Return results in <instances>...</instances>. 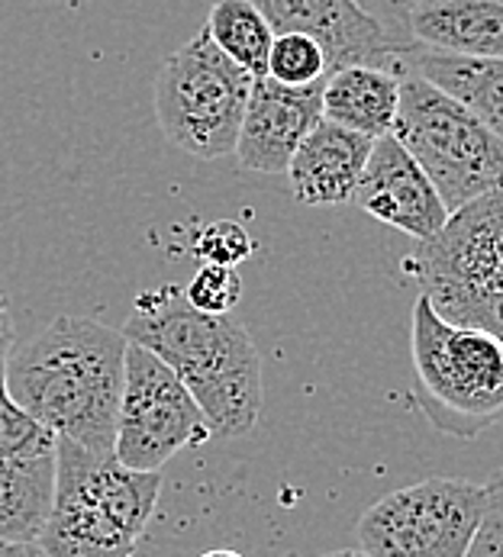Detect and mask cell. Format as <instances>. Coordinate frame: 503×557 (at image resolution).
I'll list each match as a JSON object with an SVG mask.
<instances>
[{"label":"cell","instance_id":"18","mask_svg":"<svg viewBox=\"0 0 503 557\" xmlns=\"http://www.w3.org/2000/svg\"><path fill=\"white\" fill-rule=\"evenodd\" d=\"M207 36L213 46L246 69L252 78L268 75V59L274 46V29L268 20L252 7L249 0H217L207 16Z\"/></svg>","mask_w":503,"mask_h":557},{"label":"cell","instance_id":"28","mask_svg":"<svg viewBox=\"0 0 503 557\" xmlns=\"http://www.w3.org/2000/svg\"><path fill=\"white\" fill-rule=\"evenodd\" d=\"M320 557H371V555H365L361 548L355 552V548H345V552H330V555H320Z\"/></svg>","mask_w":503,"mask_h":557},{"label":"cell","instance_id":"2","mask_svg":"<svg viewBox=\"0 0 503 557\" xmlns=\"http://www.w3.org/2000/svg\"><path fill=\"white\" fill-rule=\"evenodd\" d=\"M133 345L159 355L191 391L213 435L243 438L261 416V358L240 319L191 307L184 287L143 290L120 329Z\"/></svg>","mask_w":503,"mask_h":557},{"label":"cell","instance_id":"15","mask_svg":"<svg viewBox=\"0 0 503 557\" xmlns=\"http://www.w3.org/2000/svg\"><path fill=\"white\" fill-rule=\"evenodd\" d=\"M397 72H414L465 103L503 143V59H468L407 46L397 55Z\"/></svg>","mask_w":503,"mask_h":557},{"label":"cell","instance_id":"14","mask_svg":"<svg viewBox=\"0 0 503 557\" xmlns=\"http://www.w3.org/2000/svg\"><path fill=\"white\" fill-rule=\"evenodd\" d=\"M375 139L352 133L333 120H320L287 164L291 190L307 207H335L355 197Z\"/></svg>","mask_w":503,"mask_h":557},{"label":"cell","instance_id":"12","mask_svg":"<svg viewBox=\"0 0 503 557\" xmlns=\"http://www.w3.org/2000/svg\"><path fill=\"white\" fill-rule=\"evenodd\" d=\"M352 200L368 216L417 242L432 239L449 220L439 190L432 187L417 159L394 139V133L375 143Z\"/></svg>","mask_w":503,"mask_h":557},{"label":"cell","instance_id":"16","mask_svg":"<svg viewBox=\"0 0 503 557\" xmlns=\"http://www.w3.org/2000/svg\"><path fill=\"white\" fill-rule=\"evenodd\" d=\"M401 107V72L381 65H345L335 69L323 87V120L381 139L394 129Z\"/></svg>","mask_w":503,"mask_h":557},{"label":"cell","instance_id":"4","mask_svg":"<svg viewBox=\"0 0 503 557\" xmlns=\"http://www.w3.org/2000/svg\"><path fill=\"white\" fill-rule=\"evenodd\" d=\"M404 271L445 322L503 342V190L449 213L445 226L404 258Z\"/></svg>","mask_w":503,"mask_h":557},{"label":"cell","instance_id":"20","mask_svg":"<svg viewBox=\"0 0 503 557\" xmlns=\"http://www.w3.org/2000/svg\"><path fill=\"white\" fill-rule=\"evenodd\" d=\"M330 75L327 52L317 39L304 33H287L274 36L271 59H268V78L287 87H307L314 81H323Z\"/></svg>","mask_w":503,"mask_h":557},{"label":"cell","instance_id":"1","mask_svg":"<svg viewBox=\"0 0 503 557\" xmlns=\"http://www.w3.org/2000/svg\"><path fill=\"white\" fill-rule=\"evenodd\" d=\"M130 338L100 319L59 317L3 358L7 391L56 438L113 455Z\"/></svg>","mask_w":503,"mask_h":557},{"label":"cell","instance_id":"21","mask_svg":"<svg viewBox=\"0 0 503 557\" xmlns=\"http://www.w3.org/2000/svg\"><path fill=\"white\" fill-rule=\"evenodd\" d=\"M184 297L194 310L210 317H230L243 300V277L236 268L223 264H200L191 284L184 287Z\"/></svg>","mask_w":503,"mask_h":557},{"label":"cell","instance_id":"22","mask_svg":"<svg viewBox=\"0 0 503 557\" xmlns=\"http://www.w3.org/2000/svg\"><path fill=\"white\" fill-rule=\"evenodd\" d=\"M194 251H197V258L204 264L236 268L252 255V236L246 233V226L236 223V220H217L197 236Z\"/></svg>","mask_w":503,"mask_h":557},{"label":"cell","instance_id":"23","mask_svg":"<svg viewBox=\"0 0 503 557\" xmlns=\"http://www.w3.org/2000/svg\"><path fill=\"white\" fill-rule=\"evenodd\" d=\"M465 557H503V468L484 480V509Z\"/></svg>","mask_w":503,"mask_h":557},{"label":"cell","instance_id":"8","mask_svg":"<svg viewBox=\"0 0 503 557\" xmlns=\"http://www.w3.org/2000/svg\"><path fill=\"white\" fill-rule=\"evenodd\" d=\"M484 509V483L429 478L375 499L355 532L371 557H465Z\"/></svg>","mask_w":503,"mask_h":557},{"label":"cell","instance_id":"27","mask_svg":"<svg viewBox=\"0 0 503 557\" xmlns=\"http://www.w3.org/2000/svg\"><path fill=\"white\" fill-rule=\"evenodd\" d=\"M197 557H246L240 555V552H233V548H213V552H204V555Z\"/></svg>","mask_w":503,"mask_h":557},{"label":"cell","instance_id":"9","mask_svg":"<svg viewBox=\"0 0 503 557\" xmlns=\"http://www.w3.org/2000/svg\"><path fill=\"white\" fill-rule=\"evenodd\" d=\"M210 438L207 416L177 374L159 355L130 342L113 445L116 461L133 471H162L174 455Z\"/></svg>","mask_w":503,"mask_h":557},{"label":"cell","instance_id":"3","mask_svg":"<svg viewBox=\"0 0 503 557\" xmlns=\"http://www.w3.org/2000/svg\"><path fill=\"white\" fill-rule=\"evenodd\" d=\"M162 496L159 471L59 438L56 499L39 539L42 557H133Z\"/></svg>","mask_w":503,"mask_h":557},{"label":"cell","instance_id":"19","mask_svg":"<svg viewBox=\"0 0 503 557\" xmlns=\"http://www.w3.org/2000/svg\"><path fill=\"white\" fill-rule=\"evenodd\" d=\"M59 438L39 419H33L7 391V374L0 361V465L56 455Z\"/></svg>","mask_w":503,"mask_h":557},{"label":"cell","instance_id":"25","mask_svg":"<svg viewBox=\"0 0 503 557\" xmlns=\"http://www.w3.org/2000/svg\"><path fill=\"white\" fill-rule=\"evenodd\" d=\"M13 338H16V332H13V319H10V307H7V294L0 290V361L10 355Z\"/></svg>","mask_w":503,"mask_h":557},{"label":"cell","instance_id":"11","mask_svg":"<svg viewBox=\"0 0 503 557\" xmlns=\"http://www.w3.org/2000/svg\"><path fill=\"white\" fill-rule=\"evenodd\" d=\"M330 78V75H327ZM327 78L307 87H287L274 78H255L243 129L236 139V159L246 171L281 174L323 120Z\"/></svg>","mask_w":503,"mask_h":557},{"label":"cell","instance_id":"7","mask_svg":"<svg viewBox=\"0 0 503 557\" xmlns=\"http://www.w3.org/2000/svg\"><path fill=\"white\" fill-rule=\"evenodd\" d=\"M252 84L249 72L226 59L200 29L168 55L152 81L156 120L168 146L200 161L236 156Z\"/></svg>","mask_w":503,"mask_h":557},{"label":"cell","instance_id":"6","mask_svg":"<svg viewBox=\"0 0 503 557\" xmlns=\"http://www.w3.org/2000/svg\"><path fill=\"white\" fill-rule=\"evenodd\" d=\"M394 139L417 159L449 213L503 190V143L455 97L401 72Z\"/></svg>","mask_w":503,"mask_h":557},{"label":"cell","instance_id":"26","mask_svg":"<svg viewBox=\"0 0 503 557\" xmlns=\"http://www.w3.org/2000/svg\"><path fill=\"white\" fill-rule=\"evenodd\" d=\"M0 557H42L36 545H0Z\"/></svg>","mask_w":503,"mask_h":557},{"label":"cell","instance_id":"13","mask_svg":"<svg viewBox=\"0 0 503 557\" xmlns=\"http://www.w3.org/2000/svg\"><path fill=\"white\" fill-rule=\"evenodd\" d=\"M401 46L468 59H503V0H417L397 29Z\"/></svg>","mask_w":503,"mask_h":557},{"label":"cell","instance_id":"24","mask_svg":"<svg viewBox=\"0 0 503 557\" xmlns=\"http://www.w3.org/2000/svg\"><path fill=\"white\" fill-rule=\"evenodd\" d=\"M388 33H391V39L401 46V39H397V29H401V20H404V13L417 3V0H358ZM404 49V46H401Z\"/></svg>","mask_w":503,"mask_h":557},{"label":"cell","instance_id":"17","mask_svg":"<svg viewBox=\"0 0 503 557\" xmlns=\"http://www.w3.org/2000/svg\"><path fill=\"white\" fill-rule=\"evenodd\" d=\"M56 499V455L0 465V545H39Z\"/></svg>","mask_w":503,"mask_h":557},{"label":"cell","instance_id":"10","mask_svg":"<svg viewBox=\"0 0 503 557\" xmlns=\"http://www.w3.org/2000/svg\"><path fill=\"white\" fill-rule=\"evenodd\" d=\"M274 36L304 33L327 52L330 72L345 65L397 69L404 52L358 0H249Z\"/></svg>","mask_w":503,"mask_h":557},{"label":"cell","instance_id":"5","mask_svg":"<svg viewBox=\"0 0 503 557\" xmlns=\"http://www.w3.org/2000/svg\"><path fill=\"white\" fill-rule=\"evenodd\" d=\"M417 399L426 422L452 438H478L503 416V342L452 325L419 294L410 317Z\"/></svg>","mask_w":503,"mask_h":557}]
</instances>
